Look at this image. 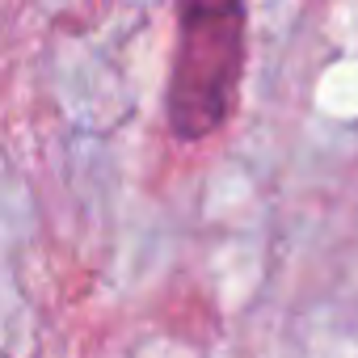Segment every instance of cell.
<instances>
[{
    "instance_id": "cell-1",
    "label": "cell",
    "mask_w": 358,
    "mask_h": 358,
    "mask_svg": "<svg viewBox=\"0 0 358 358\" xmlns=\"http://www.w3.org/2000/svg\"><path fill=\"white\" fill-rule=\"evenodd\" d=\"M177 43L164 85V122L173 139L215 135L241 93L249 51V0H177Z\"/></svg>"
}]
</instances>
